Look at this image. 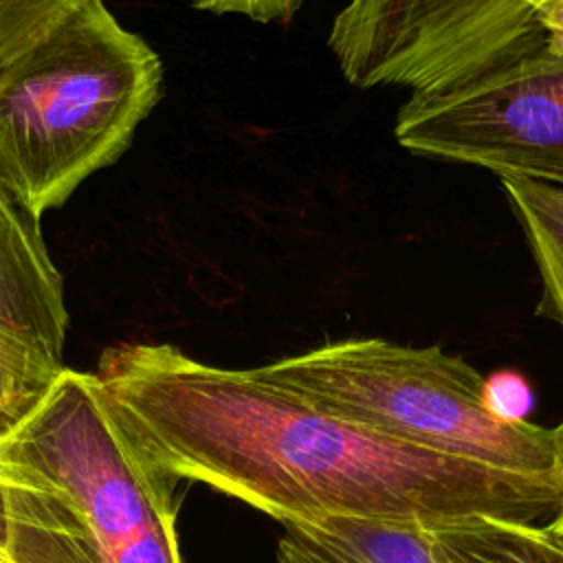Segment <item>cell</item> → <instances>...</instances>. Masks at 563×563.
Returning a JSON list of instances; mask_svg holds the SVG:
<instances>
[{
	"mask_svg": "<svg viewBox=\"0 0 563 563\" xmlns=\"http://www.w3.org/2000/svg\"><path fill=\"white\" fill-rule=\"evenodd\" d=\"M95 376L152 464L284 526L460 515L537 523L563 504V482L396 442L314 407L257 367L209 365L169 343L110 345Z\"/></svg>",
	"mask_w": 563,
	"mask_h": 563,
	"instance_id": "6da1fadb",
	"label": "cell"
},
{
	"mask_svg": "<svg viewBox=\"0 0 563 563\" xmlns=\"http://www.w3.org/2000/svg\"><path fill=\"white\" fill-rule=\"evenodd\" d=\"M163 97V62L103 0L0 53V185L37 220L117 163Z\"/></svg>",
	"mask_w": 563,
	"mask_h": 563,
	"instance_id": "7a4b0ae2",
	"label": "cell"
},
{
	"mask_svg": "<svg viewBox=\"0 0 563 563\" xmlns=\"http://www.w3.org/2000/svg\"><path fill=\"white\" fill-rule=\"evenodd\" d=\"M257 369L314 407L396 442L563 482V422L541 427L501 413L488 380L440 345L341 339Z\"/></svg>",
	"mask_w": 563,
	"mask_h": 563,
	"instance_id": "3957f363",
	"label": "cell"
},
{
	"mask_svg": "<svg viewBox=\"0 0 563 563\" xmlns=\"http://www.w3.org/2000/svg\"><path fill=\"white\" fill-rule=\"evenodd\" d=\"M0 460L53 484L101 563H183L178 479L152 464L112 413L95 372L64 367L18 416H0Z\"/></svg>",
	"mask_w": 563,
	"mask_h": 563,
	"instance_id": "277c9868",
	"label": "cell"
},
{
	"mask_svg": "<svg viewBox=\"0 0 563 563\" xmlns=\"http://www.w3.org/2000/svg\"><path fill=\"white\" fill-rule=\"evenodd\" d=\"M537 0H345L325 44L356 88L442 90L543 46Z\"/></svg>",
	"mask_w": 563,
	"mask_h": 563,
	"instance_id": "5b68a950",
	"label": "cell"
},
{
	"mask_svg": "<svg viewBox=\"0 0 563 563\" xmlns=\"http://www.w3.org/2000/svg\"><path fill=\"white\" fill-rule=\"evenodd\" d=\"M394 136L413 156L563 189V62L541 46L468 81L411 92Z\"/></svg>",
	"mask_w": 563,
	"mask_h": 563,
	"instance_id": "8992f818",
	"label": "cell"
},
{
	"mask_svg": "<svg viewBox=\"0 0 563 563\" xmlns=\"http://www.w3.org/2000/svg\"><path fill=\"white\" fill-rule=\"evenodd\" d=\"M70 314L40 220L0 185V416L24 411L66 367Z\"/></svg>",
	"mask_w": 563,
	"mask_h": 563,
	"instance_id": "52a82bcc",
	"label": "cell"
},
{
	"mask_svg": "<svg viewBox=\"0 0 563 563\" xmlns=\"http://www.w3.org/2000/svg\"><path fill=\"white\" fill-rule=\"evenodd\" d=\"M0 563H101L95 543L48 482L0 460Z\"/></svg>",
	"mask_w": 563,
	"mask_h": 563,
	"instance_id": "ba28073f",
	"label": "cell"
},
{
	"mask_svg": "<svg viewBox=\"0 0 563 563\" xmlns=\"http://www.w3.org/2000/svg\"><path fill=\"white\" fill-rule=\"evenodd\" d=\"M275 563H431L420 521L330 517L284 526Z\"/></svg>",
	"mask_w": 563,
	"mask_h": 563,
	"instance_id": "9c48e42d",
	"label": "cell"
},
{
	"mask_svg": "<svg viewBox=\"0 0 563 563\" xmlns=\"http://www.w3.org/2000/svg\"><path fill=\"white\" fill-rule=\"evenodd\" d=\"M431 563H556L543 526L490 515H460L424 523Z\"/></svg>",
	"mask_w": 563,
	"mask_h": 563,
	"instance_id": "30bf717a",
	"label": "cell"
},
{
	"mask_svg": "<svg viewBox=\"0 0 563 563\" xmlns=\"http://www.w3.org/2000/svg\"><path fill=\"white\" fill-rule=\"evenodd\" d=\"M499 185L523 231L541 282L537 312L563 323V189L499 174Z\"/></svg>",
	"mask_w": 563,
	"mask_h": 563,
	"instance_id": "8fae6325",
	"label": "cell"
},
{
	"mask_svg": "<svg viewBox=\"0 0 563 563\" xmlns=\"http://www.w3.org/2000/svg\"><path fill=\"white\" fill-rule=\"evenodd\" d=\"M79 0H0V53Z\"/></svg>",
	"mask_w": 563,
	"mask_h": 563,
	"instance_id": "7c38bea8",
	"label": "cell"
},
{
	"mask_svg": "<svg viewBox=\"0 0 563 563\" xmlns=\"http://www.w3.org/2000/svg\"><path fill=\"white\" fill-rule=\"evenodd\" d=\"M306 0H191L200 11L216 15H242L260 24H288Z\"/></svg>",
	"mask_w": 563,
	"mask_h": 563,
	"instance_id": "4fadbf2b",
	"label": "cell"
},
{
	"mask_svg": "<svg viewBox=\"0 0 563 563\" xmlns=\"http://www.w3.org/2000/svg\"><path fill=\"white\" fill-rule=\"evenodd\" d=\"M532 18L543 37V48L563 62V0H537Z\"/></svg>",
	"mask_w": 563,
	"mask_h": 563,
	"instance_id": "5bb4252c",
	"label": "cell"
},
{
	"mask_svg": "<svg viewBox=\"0 0 563 563\" xmlns=\"http://www.w3.org/2000/svg\"><path fill=\"white\" fill-rule=\"evenodd\" d=\"M543 530L545 534L556 541L559 545H563V504L559 506V510L543 523Z\"/></svg>",
	"mask_w": 563,
	"mask_h": 563,
	"instance_id": "9a60e30c",
	"label": "cell"
},
{
	"mask_svg": "<svg viewBox=\"0 0 563 563\" xmlns=\"http://www.w3.org/2000/svg\"><path fill=\"white\" fill-rule=\"evenodd\" d=\"M554 548H556V563H563V545H559V543L554 541Z\"/></svg>",
	"mask_w": 563,
	"mask_h": 563,
	"instance_id": "2e32d148",
	"label": "cell"
},
{
	"mask_svg": "<svg viewBox=\"0 0 563 563\" xmlns=\"http://www.w3.org/2000/svg\"><path fill=\"white\" fill-rule=\"evenodd\" d=\"M561 325H563V323H561Z\"/></svg>",
	"mask_w": 563,
	"mask_h": 563,
	"instance_id": "e0dca14e",
	"label": "cell"
}]
</instances>
